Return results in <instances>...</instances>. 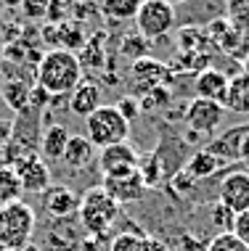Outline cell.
I'll use <instances>...</instances> for the list:
<instances>
[{"mask_svg":"<svg viewBox=\"0 0 249 251\" xmlns=\"http://www.w3.org/2000/svg\"><path fill=\"white\" fill-rule=\"evenodd\" d=\"M35 77H37V85L51 98H66L83 82V66H80L77 53L56 48V50H48L40 58Z\"/></svg>","mask_w":249,"mask_h":251,"instance_id":"6da1fadb","label":"cell"},{"mask_svg":"<svg viewBox=\"0 0 249 251\" xmlns=\"http://www.w3.org/2000/svg\"><path fill=\"white\" fill-rule=\"evenodd\" d=\"M77 217H80V225L85 227L87 235L93 238H101L104 233H109L111 225L117 222L119 217V203L106 196L104 188H87L80 199L77 206Z\"/></svg>","mask_w":249,"mask_h":251,"instance_id":"7a4b0ae2","label":"cell"},{"mask_svg":"<svg viewBox=\"0 0 249 251\" xmlns=\"http://www.w3.org/2000/svg\"><path fill=\"white\" fill-rule=\"evenodd\" d=\"M35 233V209L24 201L0 209V246L5 251H24Z\"/></svg>","mask_w":249,"mask_h":251,"instance_id":"3957f363","label":"cell"},{"mask_svg":"<svg viewBox=\"0 0 249 251\" xmlns=\"http://www.w3.org/2000/svg\"><path fill=\"white\" fill-rule=\"evenodd\" d=\"M130 135V122H125V117L117 111V106H101L98 111H93L85 119V138L98 148H109L117 143H127Z\"/></svg>","mask_w":249,"mask_h":251,"instance_id":"277c9868","label":"cell"},{"mask_svg":"<svg viewBox=\"0 0 249 251\" xmlns=\"http://www.w3.org/2000/svg\"><path fill=\"white\" fill-rule=\"evenodd\" d=\"M133 22H136L138 35L143 40H159L175 26L178 11L167 0H146V3L138 5V13Z\"/></svg>","mask_w":249,"mask_h":251,"instance_id":"5b68a950","label":"cell"},{"mask_svg":"<svg viewBox=\"0 0 249 251\" xmlns=\"http://www.w3.org/2000/svg\"><path fill=\"white\" fill-rule=\"evenodd\" d=\"M106 191L109 199H114L122 206V203H133V201H140L146 196V182L140 177L138 167L136 169H127V172H119V175H109V177H104V185H101Z\"/></svg>","mask_w":249,"mask_h":251,"instance_id":"8992f818","label":"cell"},{"mask_svg":"<svg viewBox=\"0 0 249 251\" xmlns=\"http://www.w3.org/2000/svg\"><path fill=\"white\" fill-rule=\"evenodd\" d=\"M218 196H220V206H225L228 212H233V214L249 212V175L244 169L228 172L220 180Z\"/></svg>","mask_w":249,"mask_h":251,"instance_id":"52a82bcc","label":"cell"},{"mask_svg":"<svg viewBox=\"0 0 249 251\" xmlns=\"http://www.w3.org/2000/svg\"><path fill=\"white\" fill-rule=\"evenodd\" d=\"M13 169H16V175H19V182H22V191L24 193L43 196L51 188V167L40 159V153L27 156V159L19 161Z\"/></svg>","mask_w":249,"mask_h":251,"instance_id":"ba28073f","label":"cell"},{"mask_svg":"<svg viewBox=\"0 0 249 251\" xmlns=\"http://www.w3.org/2000/svg\"><path fill=\"white\" fill-rule=\"evenodd\" d=\"M223 114L225 108L220 103H212V100H201V98H194L191 103L186 106V125L191 127L194 132H215L223 122Z\"/></svg>","mask_w":249,"mask_h":251,"instance_id":"9c48e42d","label":"cell"},{"mask_svg":"<svg viewBox=\"0 0 249 251\" xmlns=\"http://www.w3.org/2000/svg\"><path fill=\"white\" fill-rule=\"evenodd\" d=\"M138 164H140L138 151L130 143H117V146H109V148H101V153H98V167H101V175H104V177L127 172V169H136Z\"/></svg>","mask_w":249,"mask_h":251,"instance_id":"30bf717a","label":"cell"},{"mask_svg":"<svg viewBox=\"0 0 249 251\" xmlns=\"http://www.w3.org/2000/svg\"><path fill=\"white\" fill-rule=\"evenodd\" d=\"M77 206L80 196L69 185H53L51 182V188L43 193V209L53 220H69L72 214H77Z\"/></svg>","mask_w":249,"mask_h":251,"instance_id":"8fae6325","label":"cell"},{"mask_svg":"<svg viewBox=\"0 0 249 251\" xmlns=\"http://www.w3.org/2000/svg\"><path fill=\"white\" fill-rule=\"evenodd\" d=\"M249 135V125H233L228 130L218 132V138L207 146V151L212 156H218L220 161H239V151H241V143L247 140Z\"/></svg>","mask_w":249,"mask_h":251,"instance_id":"7c38bea8","label":"cell"},{"mask_svg":"<svg viewBox=\"0 0 249 251\" xmlns=\"http://www.w3.org/2000/svg\"><path fill=\"white\" fill-rule=\"evenodd\" d=\"M194 93L201 100H212L225 108V96H228V77L218 69H201L199 77L194 79Z\"/></svg>","mask_w":249,"mask_h":251,"instance_id":"4fadbf2b","label":"cell"},{"mask_svg":"<svg viewBox=\"0 0 249 251\" xmlns=\"http://www.w3.org/2000/svg\"><path fill=\"white\" fill-rule=\"evenodd\" d=\"M104 106V93H101V85L90 82V79H83L75 93L69 96V111L75 114V117H83L87 119L93 111H98V108Z\"/></svg>","mask_w":249,"mask_h":251,"instance_id":"5bb4252c","label":"cell"},{"mask_svg":"<svg viewBox=\"0 0 249 251\" xmlns=\"http://www.w3.org/2000/svg\"><path fill=\"white\" fill-rule=\"evenodd\" d=\"M130 77H133V82H136L140 90L149 93V90H154V87H162V82L167 79V66L162 64V61H157V58L143 56V58H138L136 64H133Z\"/></svg>","mask_w":249,"mask_h":251,"instance_id":"9a60e30c","label":"cell"},{"mask_svg":"<svg viewBox=\"0 0 249 251\" xmlns=\"http://www.w3.org/2000/svg\"><path fill=\"white\" fill-rule=\"evenodd\" d=\"M66 143H69V130L61 122H53V125H45V130L40 132V153H43V161H58L64 153Z\"/></svg>","mask_w":249,"mask_h":251,"instance_id":"2e32d148","label":"cell"},{"mask_svg":"<svg viewBox=\"0 0 249 251\" xmlns=\"http://www.w3.org/2000/svg\"><path fill=\"white\" fill-rule=\"evenodd\" d=\"M96 159V146L85 138V135H69V143H66L61 161L72 169H85L90 161Z\"/></svg>","mask_w":249,"mask_h":251,"instance_id":"e0dca14e","label":"cell"},{"mask_svg":"<svg viewBox=\"0 0 249 251\" xmlns=\"http://www.w3.org/2000/svg\"><path fill=\"white\" fill-rule=\"evenodd\" d=\"M225 108L236 114H249V77L244 72L233 74L228 79V96H225Z\"/></svg>","mask_w":249,"mask_h":251,"instance_id":"ac0fdd59","label":"cell"},{"mask_svg":"<svg viewBox=\"0 0 249 251\" xmlns=\"http://www.w3.org/2000/svg\"><path fill=\"white\" fill-rule=\"evenodd\" d=\"M220 167H223V161H220L218 156H212L207 148H201V151H196L191 159L186 161L183 172H186L191 180H207V177H212V175L218 172Z\"/></svg>","mask_w":249,"mask_h":251,"instance_id":"d6986e66","label":"cell"},{"mask_svg":"<svg viewBox=\"0 0 249 251\" xmlns=\"http://www.w3.org/2000/svg\"><path fill=\"white\" fill-rule=\"evenodd\" d=\"M22 182H19L16 169L8 164H0V209L22 201Z\"/></svg>","mask_w":249,"mask_h":251,"instance_id":"ffe728a7","label":"cell"},{"mask_svg":"<svg viewBox=\"0 0 249 251\" xmlns=\"http://www.w3.org/2000/svg\"><path fill=\"white\" fill-rule=\"evenodd\" d=\"M29 90H32V85L22 82V79H11L0 90L3 93V103L8 108H13L16 114H22L24 108H29Z\"/></svg>","mask_w":249,"mask_h":251,"instance_id":"44dd1931","label":"cell"},{"mask_svg":"<svg viewBox=\"0 0 249 251\" xmlns=\"http://www.w3.org/2000/svg\"><path fill=\"white\" fill-rule=\"evenodd\" d=\"M138 5H140L138 0H104L98 5V11L111 22H130V19H136Z\"/></svg>","mask_w":249,"mask_h":251,"instance_id":"7402d4cb","label":"cell"},{"mask_svg":"<svg viewBox=\"0 0 249 251\" xmlns=\"http://www.w3.org/2000/svg\"><path fill=\"white\" fill-rule=\"evenodd\" d=\"M109 251H159V246L149 238L138 233H119L117 238L111 241Z\"/></svg>","mask_w":249,"mask_h":251,"instance_id":"603a6c76","label":"cell"},{"mask_svg":"<svg viewBox=\"0 0 249 251\" xmlns=\"http://www.w3.org/2000/svg\"><path fill=\"white\" fill-rule=\"evenodd\" d=\"M101 40H106L104 32H98L93 40H87V43L83 45V56H77L80 58V66H87V69H98L101 64H104V43Z\"/></svg>","mask_w":249,"mask_h":251,"instance_id":"cb8c5ba5","label":"cell"},{"mask_svg":"<svg viewBox=\"0 0 249 251\" xmlns=\"http://www.w3.org/2000/svg\"><path fill=\"white\" fill-rule=\"evenodd\" d=\"M225 22L236 32L249 35V0H233L225 5Z\"/></svg>","mask_w":249,"mask_h":251,"instance_id":"d4e9b609","label":"cell"},{"mask_svg":"<svg viewBox=\"0 0 249 251\" xmlns=\"http://www.w3.org/2000/svg\"><path fill=\"white\" fill-rule=\"evenodd\" d=\"M170 103V90L162 85V87H154V90L149 93H143V98L138 100V106H140V111H154V108H159V106H167Z\"/></svg>","mask_w":249,"mask_h":251,"instance_id":"484cf974","label":"cell"},{"mask_svg":"<svg viewBox=\"0 0 249 251\" xmlns=\"http://www.w3.org/2000/svg\"><path fill=\"white\" fill-rule=\"evenodd\" d=\"M207 251H249L233 233H218L207 243Z\"/></svg>","mask_w":249,"mask_h":251,"instance_id":"4316f807","label":"cell"},{"mask_svg":"<svg viewBox=\"0 0 249 251\" xmlns=\"http://www.w3.org/2000/svg\"><path fill=\"white\" fill-rule=\"evenodd\" d=\"M231 233L236 235V238L249 249V212H241V214L233 217V227H231Z\"/></svg>","mask_w":249,"mask_h":251,"instance_id":"83f0119b","label":"cell"},{"mask_svg":"<svg viewBox=\"0 0 249 251\" xmlns=\"http://www.w3.org/2000/svg\"><path fill=\"white\" fill-rule=\"evenodd\" d=\"M114 106H117V111L122 114V117H125V122H130V125H133V119H136L138 114H140V106H138V100L133 98V96H127V98H119Z\"/></svg>","mask_w":249,"mask_h":251,"instance_id":"f1b7e54d","label":"cell"},{"mask_svg":"<svg viewBox=\"0 0 249 251\" xmlns=\"http://www.w3.org/2000/svg\"><path fill=\"white\" fill-rule=\"evenodd\" d=\"M122 53H127V56H136V61L143 58V53H146V40L140 37V35H136V37H125Z\"/></svg>","mask_w":249,"mask_h":251,"instance_id":"f546056e","label":"cell"},{"mask_svg":"<svg viewBox=\"0 0 249 251\" xmlns=\"http://www.w3.org/2000/svg\"><path fill=\"white\" fill-rule=\"evenodd\" d=\"M233 217H236V214H233V212H228L225 206H220V203L215 206V225H220V227H223L220 233H231V227H233Z\"/></svg>","mask_w":249,"mask_h":251,"instance_id":"4dcf8cb0","label":"cell"},{"mask_svg":"<svg viewBox=\"0 0 249 251\" xmlns=\"http://www.w3.org/2000/svg\"><path fill=\"white\" fill-rule=\"evenodd\" d=\"M239 161H241V167H244V172L249 175V135H247V140L241 143V151H239Z\"/></svg>","mask_w":249,"mask_h":251,"instance_id":"1f68e13d","label":"cell"},{"mask_svg":"<svg viewBox=\"0 0 249 251\" xmlns=\"http://www.w3.org/2000/svg\"><path fill=\"white\" fill-rule=\"evenodd\" d=\"M241 66H244L241 72H244L247 77H249V53H244V58H241Z\"/></svg>","mask_w":249,"mask_h":251,"instance_id":"d6a6232c","label":"cell"},{"mask_svg":"<svg viewBox=\"0 0 249 251\" xmlns=\"http://www.w3.org/2000/svg\"><path fill=\"white\" fill-rule=\"evenodd\" d=\"M24 251H35V249H24Z\"/></svg>","mask_w":249,"mask_h":251,"instance_id":"836d02e7","label":"cell"}]
</instances>
